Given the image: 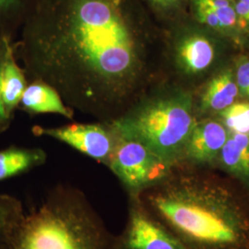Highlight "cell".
Segmentation results:
<instances>
[{
  "label": "cell",
  "mask_w": 249,
  "mask_h": 249,
  "mask_svg": "<svg viewBox=\"0 0 249 249\" xmlns=\"http://www.w3.org/2000/svg\"><path fill=\"white\" fill-rule=\"evenodd\" d=\"M150 16L141 0H37L14 50L29 81L111 123L148 90Z\"/></svg>",
  "instance_id": "obj_1"
},
{
  "label": "cell",
  "mask_w": 249,
  "mask_h": 249,
  "mask_svg": "<svg viewBox=\"0 0 249 249\" xmlns=\"http://www.w3.org/2000/svg\"><path fill=\"white\" fill-rule=\"evenodd\" d=\"M138 197L189 249H249V202L225 184L175 168Z\"/></svg>",
  "instance_id": "obj_2"
},
{
  "label": "cell",
  "mask_w": 249,
  "mask_h": 249,
  "mask_svg": "<svg viewBox=\"0 0 249 249\" xmlns=\"http://www.w3.org/2000/svg\"><path fill=\"white\" fill-rule=\"evenodd\" d=\"M3 249H116V234L83 191L59 184L24 212Z\"/></svg>",
  "instance_id": "obj_3"
},
{
  "label": "cell",
  "mask_w": 249,
  "mask_h": 249,
  "mask_svg": "<svg viewBox=\"0 0 249 249\" xmlns=\"http://www.w3.org/2000/svg\"><path fill=\"white\" fill-rule=\"evenodd\" d=\"M196 123L192 93L168 82L148 89L111 122L120 137L142 143L174 168L181 164Z\"/></svg>",
  "instance_id": "obj_4"
},
{
  "label": "cell",
  "mask_w": 249,
  "mask_h": 249,
  "mask_svg": "<svg viewBox=\"0 0 249 249\" xmlns=\"http://www.w3.org/2000/svg\"><path fill=\"white\" fill-rule=\"evenodd\" d=\"M107 167L118 179L128 197L141 196L168 178L175 169L142 143L122 137Z\"/></svg>",
  "instance_id": "obj_5"
},
{
  "label": "cell",
  "mask_w": 249,
  "mask_h": 249,
  "mask_svg": "<svg viewBox=\"0 0 249 249\" xmlns=\"http://www.w3.org/2000/svg\"><path fill=\"white\" fill-rule=\"evenodd\" d=\"M32 131L37 137H47L64 143L105 166L108 165L120 140L113 124L99 121L54 127L35 125Z\"/></svg>",
  "instance_id": "obj_6"
},
{
  "label": "cell",
  "mask_w": 249,
  "mask_h": 249,
  "mask_svg": "<svg viewBox=\"0 0 249 249\" xmlns=\"http://www.w3.org/2000/svg\"><path fill=\"white\" fill-rule=\"evenodd\" d=\"M165 48L174 71L181 76L207 71L216 58L213 38L189 24L178 21L168 28Z\"/></svg>",
  "instance_id": "obj_7"
},
{
  "label": "cell",
  "mask_w": 249,
  "mask_h": 249,
  "mask_svg": "<svg viewBox=\"0 0 249 249\" xmlns=\"http://www.w3.org/2000/svg\"><path fill=\"white\" fill-rule=\"evenodd\" d=\"M116 249H189L143 206L128 197L124 230L116 235Z\"/></svg>",
  "instance_id": "obj_8"
},
{
  "label": "cell",
  "mask_w": 249,
  "mask_h": 249,
  "mask_svg": "<svg viewBox=\"0 0 249 249\" xmlns=\"http://www.w3.org/2000/svg\"><path fill=\"white\" fill-rule=\"evenodd\" d=\"M228 135V129L221 121L206 120L196 122L187 140L179 166L184 162L194 165L217 162Z\"/></svg>",
  "instance_id": "obj_9"
},
{
  "label": "cell",
  "mask_w": 249,
  "mask_h": 249,
  "mask_svg": "<svg viewBox=\"0 0 249 249\" xmlns=\"http://www.w3.org/2000/svg\"><path fill=\"white\" fill-rule=\"evenodd\" d=\"M18 109L29 115L55 114L72 120L75 111L68 107L57 90L42 80L28 82Z\"/></svg>",
  "instance_id": "obj_10"
},
{
  "label": "cell",
  "mask_w": 249,
  "mask_h": 249,
  "mask_svg": "<svg viewBox=\"0 0 249 249\" xmlns=\"http://www.w3.org/2000/svg\"><path fill=\"white\" fill-rule=\"evenodd\" d=\"M29 80L19 66L14 50V42L5 54L0 66V98L9 116H14Z\"/></svg>",
  "instance_id": "obj_11"
},
{
  "label": "cell",
  "mask_w": 249,
  "mask_h": 249,
  "mask_svg": "<svg viewBox=\"0 0 249 249\" xmlns=\"http://www.w3.org/2000/svg\"><path fill=\"white\" fill-rule=\"evenodd\" d=\"M217 162L249 191V134L229 132Z\"/></svg>",
  "instance_id": "obj_12"
},
{
  "label": "cell",
  "mask_w": 249,
  "mask_h": 249,
  "mask_svg": "<svg viewBox=\"0 0 249 249\" xmlns=\"http://www.w3.org/2000/svg\"><path fill=\"white\" fill-rule=\"evenodd\" d=\"M47 153L42 148L10 146L0 151V182L43 166Z\"/></svg>",
  "instance_id": "obj_13"
},
{
  "label": "cell",
  "mask_w": 249,
  "mask_h": 249,
  "mask_svg": "<svg viewBox=\"0 0 249 249\" xmlns=\"http://www.w3.org/2000/svg\"><path fill=\"white\" fill-rule=\"evenodd\" d=\"M238 94L233 72L225 70L207 84L200 99V108L206 112L219 113L233 104Z\"/></svg>",
  "instance_id": "obj_14"
},
{
  "label": "cell",
  "mask_w": 249,
  "mask_h": 249,
  "mask_svg": "<svg viewBox=\"0 0 249 249\" xmlns=\"http://www.w3.org/2000/svg\"><path fill=\"white\" fill-rule=\"evenodd\" d=\"M37 0H0V38L15 41Z\"/></svg>",
  "instance_id": "obj_15"
},
{
  "label": "cell",
  "mask_w": 249,
  "mask_h": 249,
  "mask_svg": "<svg viewBox=\"0 0 249 249\" xmlns=\"http://www.w3.org/2000/svg\"><path fill=\"white\" fill-rule=\"evenodd\" d=\"M24 212L23 204L18 197L0 192V249H4Z\"/></svg>",
  "instance_id": "obj_16"
},
{
  "label": "cell",
  "mask_w": 249,
  "mask_h": 249,
  "mask_svg": "<svg viewBox=\"0 0 249 249\" xmlns=\"http://www.w3.org/2000/svg\"><path fill=\"white\" fill-rule=\"evenodd\" d=\"M150 15L162 22L168 28L180 21L191 0H141Z\"/></svg>",
  "instance_id": "obj_17"
},
{
  "label": "cell",
  "mask_w": 249,
  "mask_h": 249,
  "mask_svg": "<svg viewBox=\"0 0 249 249\" xmlns=\"http://www.w3.org/2000/svg\"><path fill=\"white\" fill-rule=\"evenodd\" d=\"M221 122L229 132L249 134V102H234L219 112Z\"/></svg>",
  "instance_id": "obj_18"
},
{
  "label": "cell",
  "mask_w": 249,
  "mask_h": 249,
  "mask_svg": "<svg viewBox=\"0 0 249 249\" xmlns=\"http://www.w3.org/2000/svg\"><path fill=\"white\" fill-rule=\"evenodd\" d=\"M14 41L9 40L8 38H0V66L3 61V58L7 53L8 49L13 44ZM13 117L9 116L7 113L5 107L2 104V101L0 98V134L5 132L12 123Z\"/></svg>",
  "instance_id": "obj_19"
},
{
  "label": "cell",
  "mask_w": 249,
  "mask_h": 249,
  "mask_svg": "<svg viewBox=\"0 0 249 249\" xmlns=\"http://www.w3.org/2000/svg\"><path fill=\"white\" fill-rule=\"evenodd\" d=\"M234 77L239 93L249 100V59H243L238 63Z\"/></svg>",
  "instance_id": "obj_20"
},
{
  "label": "cell",
  "mask_w": 249,
  "mask_h": 249,
  "mask_svg": "<svg viewBox=\"0 0 249 249\" xmlns=\"http://www.w3.org/2000/svg\"><path fill=\"white\" fill-rule=\"evenodd\" d=\"M240 34L249 35V0H232Z\"/></svg>",
  "instance_id": "obj_21"
},
{
  "label": "cell",
  "mask_w": 249,
  "mask_h": 249,
  "mask_svg": "<svg viewBox=\"0 0 249 249\" xmlns=\"http://www.w3.org/2000/svg\"><path fill=\"white\" fill-rule=\"evenodd\" d=\"M231 1H232V0H231Z\"/></svg>",
  "instance_id": "obj_22"
}]
</instances>
